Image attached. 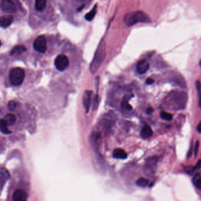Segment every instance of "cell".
<instances>
[{
  "label": "cell",
  "instance_id": "obj_15",
  "mask_svg": "<svg viewBox=\"0 0 201 201\" xmlns=\"http://www.w3.org/2000/svg\"><path fill=\"white\" fill-rule=\"evenodd\" d=\"M46 0H35V8L38 11H41L46 7Z\"/></svg>",
  "mask_w": 201,
  "mask_h": 201
},
{
  "label": "cell",
  "instance_id": "obj_21",
  "mask_svg": "<svg viewBox=\"0 0 201 201\" xmlns=\"http://www.w3.org/2000/svg\"><path fill=\"white\" fill-rule=\"evenodd\" d=\"M96 8H97V5H96L94 8L92 9V10L91 11H90L89 13H88L86 16H85V18L87 21H92L93 18L94 17L96 14V11H97V10H96Z\"/></svg>",
  "mask_w": 201,
  "mask_h": 201
},
{
  "label": "cell",
  "instance_id": "obj_10",
  "mask_svg": "<svg viewBox=\"0 0 201 201\" xmlns=\"http://www.w3.org/2000/svg\"><path fill=\"white\" fill-rule=\"evenodd\" d=\"M14 20V17L11 15L4 16L0 18V26L3 28H7L12 24Z\"/></svg>",
  "mask_w": 201,
  "mask_h": 201
},
{
  "label": "cell",
  "instance_id": "obj_26",
  "mask_svg": "<svg viewBox=\"0 0 201 201\" xmlns=\"http://www.w3.org/2000/svg\"><path fill=\"white\" fill-rule=\"evenodd\" d=\"M199 141H196L195 143V149H194V153H195V158L197 156L198 153V151H199Z\"/></svg>",
  "mask_w": 201,
  "mask_h": 201
},
{
  "label": "cell",
  "instance_id": "obj_25",
  "mask_svg": "<svg viewBox=\"0 0 201 201\" xmlns=\"http://www.w3.org/2000/svg\"><path fill=\"white\" fill-rule=\"evenodd\" d=\"M17 106V103L14 101H11L9 102L8 104V107L10 110H13Z\"/></svg>",
  "mask_w": 201,
  "mask_h": 201
},
{
  "label": "cell",
  "instance_id": "obj_8",
  "mask_svg": "<svg viewBox=\"0 0 201 201\" xmlns=\"http://www.w3.org/2000/svg\"><path fill=\"white\" fill-rule=\"evenodd\" d=\"M149 69V64L146 60H140L137 65H136V70L138 73L140 74H143L146 73Z\"/></svg>",
  "mask_w": 201,
  "mask_h": 201
},
{
  "label": "cell",
  "instance_id": "obj_17",
  "mask_svg": "<svg viewBox=\"0 0 201 201\" xmlns=\"http://www.w3.org/2000/svg\"><path fill=\"white\" fill-rule=\"evenodd\" d=\"M26 50V48L23 46H15L10 52V54L13 55L15 54H20Z\"/></svg>",
  "mask_w": 201,
  "mask_h": 201
},
{
  "label": "cell",
  "instance_id": "obj_2",
  "mask_svg": "<svg viewBox=\"0 0 201 201\" xmlns=\"http://www.w3.org/2000/svg\"><path fill=\"white\" fill-rule=\"evenodd\" d=\"M106 57V44L103 40L100 42L96 51L93 60L90 64V69L92 73H95L102 64Z\"/></svg>",
  "mask_w": 201,
  "mask_h": 201
},
{
  "label": "cell",
  "instance_id": "obj_29",
  "mask_svg": "<svg viewBox=\"0 0 201 201\" xmlns=\"http://www.w3.org/2000/svg\"><path fill=\"white\" fill-rule=\"evenodd\" d=\"M153 82H154V80L152 79H151V78H148L146 81V83L147 84H152Z\"/></svg>",
  "mask_w": 201,
  "mask_h": 201
},
{
  "label": "cell",
  "instance_id": "obj_4",
  "mask_svg": "<svg viewBox=\"0 0 201 201\" xmlns=\"http://www.w3.org/2000/svg\"><path fill=\"white\" fill-rule=\"evenodd\" d=\"M25 78L24 70L20 67H15L10 70L9 73V79L12 85L18 86L23 83Z\"/></svg>",
  "mask_w": 201,
  "mask_h": 201
},
{
  "label": "cell",
  "instance_id": "obj_6",
  "mask_svg": "<svg viewBox=\"0 0 201 201\" xmlns=\"http://www.w3.org/2000/svg\"><path fill=\"white\" fill-rule=\"evenodd\" d=\"M33 47L39 53H45L47 50V42L45 37L44 36H38L33 43Z\"/></svg>",
  "mask_w": 201,
  "mask_h": 201
},
{
  "label": "cell",
  "instance_id": "obj_19",
  "mask_svg": "<svg viewBox=\"0 0 201 201\" xmlns=\"http://www.w3.org/2000/svg\"><path fill=\"white\" fill-rule=\"evenodd\" d=\"M149 183V181L146 178L144 177H140L136 181V183L138 186L142 187V188H144L148 185Z\"/></svg>",
  "mask_w": 201,
  "mask_h": 201
},
{
  "label": "cell",
  "instance_id": "obj_11",
  "mask_svg": "<svg viewBox=\"0 0 201 201\" xmlns=\"http://www.w3.org/2000/svg\"><path fill=\"white\" fill-rule=\"evenodd\" d=\"M91 95H92V92H90V91H86L84 93V96L83 98V103L84 107L86 110V113H88L89 108H90Z\"/></svg>",
  "mask_w": 201,
  "mask_h": 201
},
{
  "label": "cell",
  "instance_id": "obj_14",
  "mask_svg": "<svg viewBox=\"0 0 201 201\" xmlns=\"http://www.w3.org/2000/svg\"><path fill=\"white\" fill-rule=\"evenodd\" d=\"M4 119L5 120L8 126H12L15 124L17 120V117L16 115H14V114L8 113L5 116Z\"/></svg>",
  "mask_w": 201,
  "mask_h": 201
},
{
  "label": "cell",
  "instance_id": "obj_3",
  "mask_svg": "<svg viewBox=\"0 0 201 201\" xmlns=\"http://www.w3.org/2000/svg\"><path fill=\"white\" fill-rule=\"evenodd\" d=\"M167 102L172 105V108L176 109H183L186 102L187 96L185 92H172L167 97Z\"/></svg>",
  "mask_w": 201,
  "mask_h": 201
},
{
  "label": "cell",
  "instance_id": "obj_16",
  "mask_svg": "<svg viewBox=\"0 0 201 201\" xmlns=\"http://www.w3.org/2000/svg\"><path fill=\"white\" fill-rule=\"evenodd\" d=\"M192 182L198 189H201V176L199 173H196L194 175L192 178Z\"/></svg>",
  "mask_w": 201,
  "mask_h": 201
},
{
  "label": "cell",
  "instance_id": "obj_12",
  "mask_svg": "<svg viewBox=\"0 0 201 201\" xmlns=\"http://www.w3.org/2000/svg\"><path fill=\"white\" fill-rule=\"evenodd\" d=\"M153 135V131L151 127L148 125H145L142 129L140 135L143 139H148L151 137Z\"/></svg>",
  "mask_w": 201,
  "mask_h": 201
},
{
  "label": "cell",
  "instance_id": "obj_32",
  "mask_svg": "<svg viewBox=\"0 0 201 201\" xmlns=\"http://www.w3.org/2000/svg\"><path fill=\"white\" fill-rule=\"evenodd\" d=\"M84 5H82L81 7H80L79 8L77 9V11H81L82 9L84 8Z\"/></svg>",
  "mask_w": 201,
  "mask_h": 201
},
{
  "label": "cell",
  "instance_id": "obj_34",
  "mask_svg": "<svg viewBox=\"0 0 201 201\" xmlns=\"http://www.w3.org/2000/svg\"><path fill=\"white\" fill-rule=\"evenodd\" d=\"M199 65H200V66L201 67V60H200V62H199Z\"/></svg>",
  "mask_w": 201,
  "mask_h": 201
},
{
  "label": "cell",
  "instance_id": "obj_13",
  "mask_svg": "<svg viewBox=\"0 0 201 201\" xmlns=\"http://www.w3.org/2000/svg\"><path fill=\"white\" fill-rule=\"evenodd\" d=\"M113 156L115 158L120 159H125L127 157V153L124 150L120 148L115 149L113 153Z\"/></svg>",
  "mask_w": 201,
  "mask_h": 201
},
{
  "label": "cell",
  "instance_id": "obj_1",
  "mask_svg": "<svg viewBox=\"0 0 201 201\" xmlns=\"http://www.w3.org/2000/svg\"><path fill=\"white\" fill-rule=\"evenodd\" d=\"M124 22L128 27L132 26L138 23H150V17L145 13L140 11L130 12L126 14L124 17Z\"/></svg>",
  "mask_w": 201,
  "mask_h": 201
},
{
  "label": "cell",
  "instance_id": "obj_24",
  "mask_svg": "<svg viewBox=\"0 0 201 201\" xmlns=\"http://www.w3.org/2000/svg\"><path fill=\"white\" fill-rule=\"evenodd\" d=\"M121 105H122V107H123L126 109L127 110H131L132 109V106L128 103L127 100H123V101L122 102Z\"/></svg>",
  "mask_w": 201,
  "mask_h": 201
},
{
  "label": "cell",
  "instance_id": "obj_20",
  "mask_svg": "<svg viewBox=\"0 0 201 201\" xmlns=\"http://www.w3.org/2000/svg\"><path fill=\"white\" fill-rule=\"evenodd\" d=\"M10 175L8 173V172L4 168H2L1 169V183H4V182H5L6 180L8 179L9 178Z\"/></svg>",
  "mask_w": 201,
  "mask_h": 201
},
{
  "label": "cell",
  "instance_id": "obj_9",
  "mask_svg": "<svg viewBox=\"0 0 201 201\" xmlns=\"http://www.w3.org/2000/svg\"><path fill=\"white\" fill-rule=\"evenodd\" d=\"M13 198L15 201H26L27 199V194L23 189H17L13 193Z\"/></svg>",
  "mask_w": 201,
  "mask_h": 201
},
{
  "label": "cell",
  "instance_id": "obj_33",
  "mask_svg": "<svg viewBox=\"0 0 201 201\" xmlns=\"http://www.w3.org/2000/svg\"><path fill=\"white\" fill-rule=\"evenodd\" d=\"M199 106L201 108V93H200V99H199Z\"/></svg>",
  "mask_w": 201,
  "mask_h": 201
},
{
  "label": "cell",
  "instance_id": "obj_23",
  "mask_svg": "<svg viewBox=\"0 0 201 201\" xmlns=\"http://www.w3.org/2000/svg\"><path fill=\"white\" fill-rule=\"evenodd\" d=\"M158 158L156 157H152L150 158L148 160V162L146 163L148 166H153L154 165L156 164V163L157 162Z\"/></svg>",
  "mask_w": 201,
  "mask_h": 201
},
{
  "label": "cell",
  "instance_id": "obj_22",
  "mask_svg": "<svg viewBox=\"0 0 201 201\" xmlns=\"http://www.w3.org/2000/svg\"><path fill=\"white\" fill-rule=\"evenodd\" d=\"M160 116L162 119L167 121H171L173 119V116L171 113L165 112V111H162L160 114Z\"/></svg>",
  "mask_w": 201,
  "mask_h": 201
},
{
  "label": "cell",
  "instance_id": "obj_18",
  "mask_svg": "<svg viewBox=\"0 0 201 201\" xmlns=\"http://www.w3.org/2000/svg\"><path fill=\"white\" fill-rule=\"evenodd\" d=\"M0 125H1V131L3 133L5 134V135H8V134H9V133H11V132L8 129V125L4 119L1 120Z\"/></svg>",
  "mask_w": 201,
  "mask_h": 201
},
{
  "label": "cell",
  "instance_id": "obj_7",
  "mask_svg": "<svg viewBox=\"0 0 201 201\" xmlns=\"http://www.w3.org/2000/svg\"><path fill=\"white\" fill-rule=\"evenodd\" d=\"M1 9L3 12L12 14L16 12V7L12 0H1Z\"/></svg>",
  "mask_w": 201,
  "mask_h": 201
},
{
  "label": "cell",
  "instance_id": "obj_5",
  "mask_svg": "<svg viewBox=\"0 0 201 201\" xmlns=\"http://www.w3.org/2000/svg\"><path fill=\"white\" fill-rule=\"evenodd\" d=\"M54 64L56 69L59 71H64L69 65V60L66 55L64 54H60L55 58Z\"/></svg>",
  "mask_w": 201,
  "mask_h": 201
},
{
  "label": "cell",
  "instance_id": "obj_30",
  "mask_svg": "<svg viewBox=\"0 0 201 201\" xmlns=\"http://www.w3.org/2000/svg\"><path fill=\"white\" fill-rule=\"evenodd\" d=\"M196 130H197V131H198L199 133H201V121H200V122L198 124V125L197 126Z\"/></svg>",
  "mask_w": 201,
  "mask_h": 201
},
{
  "label": "cell",
  "instance_id": "obj_31",
  "mask_svg": "<svg viewBox=\"0 0 201 201\" xmlns=\"http://www.w3.org/2000/svg\"><path fill=\"white\" fill-rule=\"evenodd\" d=\"M153 111V109L152 107H148L146 110V113L148 114H151Z\"/></svg>",
  "mask_w": 201,
  "mask_h": 201
},
{
  "label": "cell",
  "instance_id": "obj_28",
  "mask_svg": "<svg viewBox=\"0 0 201 201\" xmlns=\"http://www.w3.org/2000/svg\"><path fill=\"white\" fill-rule=\"evenodd\" d=\"M196 88H197V90L199 92H200V90H201V83L199 81H197L196 82Z\"/></svg>",
  "mask_w": 201,
  "mask_h": 201
},
{
  "label": "cell",
  "instance_id": "obj_27",
  "mask_svg": "<svg viewBox=\"0 0 201 201\" xmlns=\"http://www.w3.org/2000/svg\"><path fill=\"white\" fill-rule=\"evenodd\" d=\"M200 167H201V159L198 161V162H197L196 165L193 167V168H194V171H196V170H198V169H200Z\"/></svg>",
  "mask_w": 201,
  "mask_h": 201
}]
</instances>
